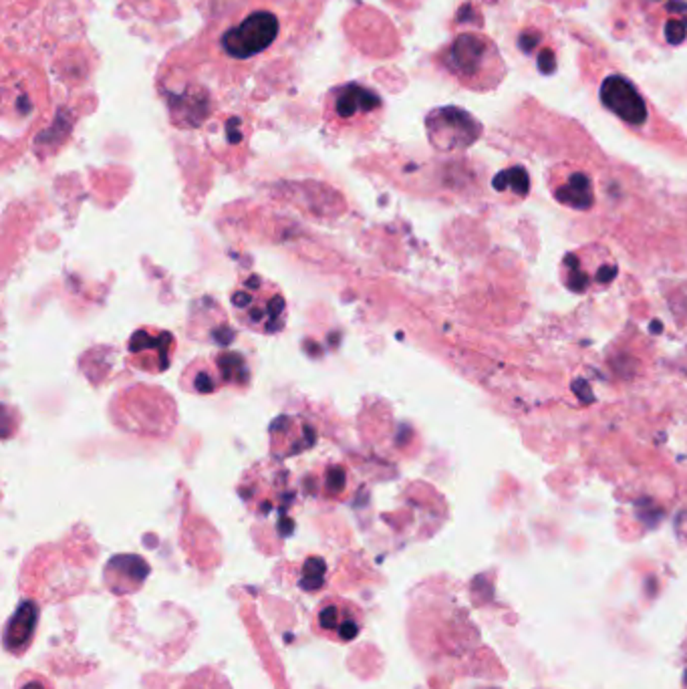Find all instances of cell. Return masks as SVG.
I'll list each match as a JSON object with an SVG mask.
<instances>
[{"mask_svg":"<svg viewBox=\"0 0 687 689\" xmlns=\"http://www.w3.org/2000/svg\"><path fill=\"white\" fill-rule=\"evenodd\" d=\"M232 304L240 323L260 333H276L284 325V299L276 286L250 276L234 290Z\"/></svg>","mask_w":687,"mask_h":689,"instance_id":"cell-1","label":"cell"},{"mask_svg":"<svg viewBox=\"0 0 687 689\" xmlns=\"http://www.w3.org/2000/svg\"><path fill=\"white\" fill-rule=\"evenodd\" d=\"M278 34V18L269 11L244 16L222 37V49L232 59H250L267 51Z\"/></svg>","mask_w":687,"mask_h":689,"instance_id":"cell-2","label":"cell"},{"mask_svg":"<svg viewBox=\"0 0 687 689\" xmlns=\"http://www.w3.org/2000/svg\"><path fill=\"white\" fill-rule=\"evenodd\" d=\"M430 139L439 150H462L480 135V125L466 111L448 107L437 109L428 117Z\"/></svg>","mask_w":687,"mask_h":689,"instance_id":"cell-3","label":"cell"},{"mask_svg":"<svg viewBox=\"0 0 687 689\" xmlns=\"http://www.w3.org/2000/svg\"><path fill=\"white\" fill-rule=\"evenodd\" d=\"M363 627V613L357 605L345 599H329L319 605L314 629L330 641L347 643L355 639Z\"/></svg>","mask_w":687,"mask_h":689,"instance_id":"cell-4","label":"cell"},{"mask_svg":"<svg viewBox=\"0 0 687 689\" xmlns=\"http://www.w3.org/2000/svg\"><path fill=\"white\" fill-rule=\"evenodd\" d=\"M601 99L615 115L631 125H643L647 121V107L639 91L625 77L612 75L601 85Z\"/></svg>","mask_w":687,"mask_h":689,"instance_id":"cell-5","label":"cell"},{"mask_svg":"<svg viewBox=\"0 0 687 689\" xmlns=\"http://www.w3.org/2000/svg\"><path fill=\"white\" fill-rule=\"evenodd\" d=\"M330 103H333V111L339 120L365 117V115H371L381 105L379 97L373 91L357 85V83H349V85L333 91Z\"/></svg>","mask_w":687,"mask_h":689,"instance_id":"cell-6","label":"cell"},{"mask_svg":"<svg viewBox=\"0 0 687 689\" xmlns=\"http://www.w3.org/2000/svg\"><path fill=\"white\" fill-rule=\"evenodd\" d=\"M490 46L476 34H460L448 53L449 69L458 75H474L482 67Z\"/></svg>","mask_w":687,"mask_h":689,"instance_id":"cell-7","label":"cell"},{"mask_svg":"<svg viewBox=\"0 0 687 689\" xmlns=\"http://www.w3.org/2000/svg\"><path fill=\"white\" fill-rule=\"evenodd\" d=\"M37 605L34 603H23L20 609L16 611L15 617L8 623V629L4 635V643L8 651H25L29 645L30 637L34 635V625H37Z\"/></svg>","mask_w":687,"mask_h":689,"instance_id":"cell-8","label":"cell"},{"mask_svg":"<svg viewBox=\"0 0 687 689\" xmlns=\"http://www.w3.org/2000/svg\"><path fill=\"white\" fill-rule=\"evenodd\" d=\"M554 195L560 204H565L568 208L586 210L593 204V183L584 174L574 172L554 188Z\"/></svg>","mask_w":687,"mask_h":689,"instance_id":"cell-9","label":"cell"},{"mask_svg":"<svg viewBox=\"0 0 687 689\" xmlns=\"http://www.w3.org/2000/svg\"><path fill=\"white\" fill-rule=\"evenodd\" d=\"M216 367L220 371V381L222 383H242V377H248L244 359L238 353H224L216 359Z\"/></svg>","mask_w":687,"mask_h":689,"instance_id":"cell-10","label":"cell"},{"mask_svg":"<svg viewBox=\"0 0 687 689\" xmlns=\"http://www.w3.org/2000/svg\"><path fill=\"white\" fill-rule=\"evenodd\" d=\"M494 186L498 190H508L510 188V190H514L518 195H524L528 192V176H526V172H524L522 167H512V169L502 172L496 178Z\"/></svg>","mask_w":687,"mask_h":689,"instance_id":"cell-11","label":"cell"},{"mask_svg":"<svg viewBox=\"0 0 687 689\" xmlns=\"http://www.w3.org/2000/svg\"><path fill=\"white\" fill-rule=\"evenodd\" d=\"M302 586L309 588V591H314L319 588L321 584L325 583V562L321 558H311L304 567V572H302Z\"/></svg>","mask_w":687,"mask_h":689,"instance_id":"cell-12","label":"cell"},{"mask_svg":"<svg viewBox=\"0 0 687 689\" xmlns=\"http://www.w3.org/2000/svg\"><path fill=\"white\" fill-rule=\"evenodd\" d=\"M665 29H667V41H669L672 45H679V43L686 39L687 34L686 25H681V22H677V20H669Z\"/></svg>","mask_w":687,"mask_h":689,"instance_id":"cell-13","label":"cell"},{"mask_svg":"<svg viewBox=\"0 0 687 689\" xmlns=\"http://www.w3.org/2000/svg\"><path fill=\"white\" fill-rule=\"evenodd\" d=\"M18 689H53V688H51V683H49V681H45L43 677H39V675H32L30 679L23 681V683H20V688Z\"/></svg>","mask_w":687,"mask_h":689,"instance_id":"cell-14","label":"cell"},{"mask_svg":"<svg viewBox=\"0 0 687 689\" xmlns=\"http://www.w3.org/2000/svg\"><path fill=\"white\" fill-rule=\"evenodd\" d=\"M540 67H542V71L544 73H553L554 71V57H553V53L551 51H542L540 53Z\"/></svg>","mask_w":687,"mask_h":689,"instance_id":"cell-15","label":"cell"},{"mask_svg":"<svg viewBox=\"0 0 687 689\" xmlns=\"http://www.w3.org/2000/svg\"><path fill=\"white\" fill-rule=\"evenodd\" d=\"M538 39H540L538 34H526V32H524L522 37H520V46H522L524 51H532L534 45L538 43Z\"/></svg>","mask_w":687,"mask_h":689,"instance_id":"cell-16","label":"cell"}]
</instances>
